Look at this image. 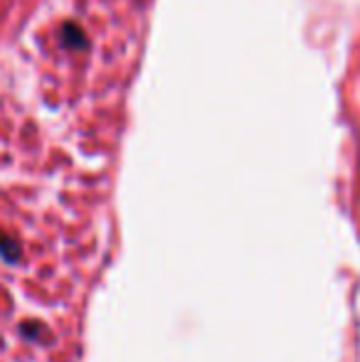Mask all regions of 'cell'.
Masks as SVG:
<instances>
[{
    "label": "cell",
    "instance_id": "cell-1",
    "mask_svg": "<svg viewBox=\"0 0 360 362\" xmlns=\"http://www.w3.org/2000/svg\"><path fill=\"white\" fill-rule=\"evenodd\" d=\"M62 42L67 45L69 49L87 47V35H84V30L79 28L77 23H67L62 28Z\"/></svg>",
    "mask_w": 360,
    "mask_h": 362
},
{
    "label": "cell",
    "instance_id": "cell-2",
    "mask_svg": "<svg viewBox=\"0 0 360 362\" xmlns=\"http://www.w3.org/2000/svg\"><path fill=\"white\" fill-rule=\"evenodd\" d=\"M0 257L8 264H15L20 259V244L8 232H0Z\"/></svg>",
    "mask_w": 360,
    "mask_h": 362
},
{
    "label": "cell",
    "instance_id": "cell-3",
    "mask_svg": "<svg viewBox=\"0 0 360 362\" xmlns=\"http://www.w3.org/2000/svg\"><path fill=\"white\" fill-rule=\"evenodd\" d=\"M45 333V328L40 323H23L20 325V335H25L28 340H37Z\"/></svg>",
    "mask_w": 360,
    "mask_h": 362
}]
</instances>
